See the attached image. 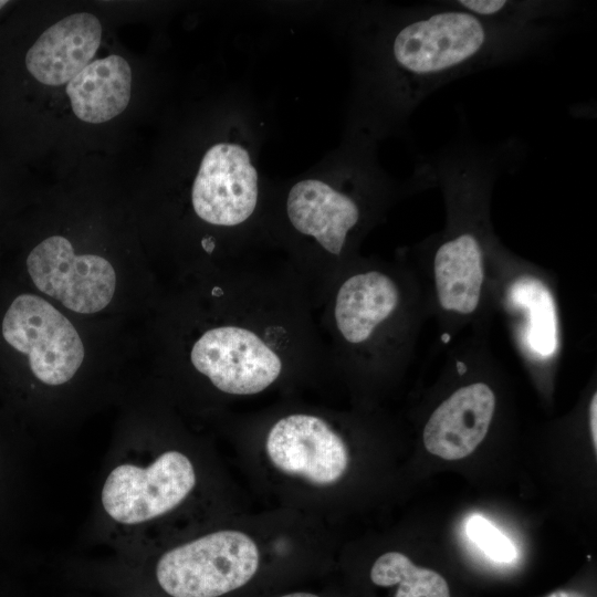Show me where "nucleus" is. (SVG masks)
Returning <instances> with one entry per match:
<instances>
[{
  "instance_id": "1",
  "label": "nucleus",
  "mask_w": 597,
  "mask_h": 597,
  "mask_svg": "<svg viewBox=\"0 0 597 597\" xmlns=\"http://www.w3.org/2000/svg\"><path fill=\"white\" fill-rule=\"evenodd\" d=\"M208 287L213 322L189 350L219 392L245 397L327 365L316 311L287 260L227 261Z\"/></svg>"
},
{
  "instance_id": "2",
  "label": "nucleus",
  "mask_w": 597,
  "mask_h": 597,
  "mask_svg": "<svg viewBox=\"0 0 597 597\" xmlns=\"http://www.w3.org/2000/svg\"><path fill=\"white\" fill-rule=\"evenodd\" d=\"M496 155L467 147L422 163V189L441 188L444 226L401 254L422 285L442 345L464 331L491 327L494 318L490 213Z\"/></svg>"
},
{
  "instance_id": "3",
  "label": "nucleus",
  "mask_w": 597,
  "mask_h": 597,
  "mask_svg": "<svg viewBox=\"0 0 597 597\" xmlns=\"http://www.w3.org/2000/svg\"><path fill=\"white\" fill-rule=\"evenodd\" d=\"M429 317L422 285L401 253L391 261L360 255L316 311L327 365L369 383L405 371Z\"/></svg>"
},
{
  "instance_id": "4",
  "label": "nucleus",
  "mask_w": 597,
  "mask_h": 597,
  "mask_svg": "<svg viewBox=\"0 0 597 597\" xmlns=\"http://www.w3.org/2000/svg\"><path fill=\"white\" fill-rule=\"evenodd\" d=\"M391 196L384 188L343 189L321 179H303L287 191L283 208L289 263L317 311L336 277L360 254L366 233L383 217Z\"/></svg>"
},
{
  "instance_id": "5",
  "label": "nucleus",
  "mask_w": 597,
  "mask_h": 597,
  "mask_svg": "<svg viewBox=\"0 0 597 597\" xmlns=\"http://www.w3.org/2000/svg\"><path fill=\"white\" fill-rule=\"evenodd\" d=\"M494 316L533 381L549 389L564 349L557 282L546 269L510 251L496 237L491 251Z\"/></svg>"
},
{
  "instance_id": "6",
  "label": "nucleus",
  "mask_w": 597,
  "mask_h": 597,
  "mask_svg": "<svg viewBox=\"0 0 597 597\" xmlns=\"http://www.w3.org/2000/svg\"><path fill=\"white\" fill-rule=\"evenodd\" d=\"M259 562L250 536L224 530L166 552L157 562L156 578L171 597H219L244 586Z\"/></svg>"
},
{
  "instance_id": "7",
  "label": "nucleus",
  "mask_w": 597,
  "mask_h": 597,
  "mask_svg": "<svg viewBox=\"0 0 597 597\" xmlns=\"http://www.w3.org/2000/svg\"><path fill=\"white\" fill-rule=\"evenodd\" d=\"M2 335L28 355L33 375L50 386L69 381L84 359V346L73 324L36 295L14 298L4 314Z\"/></svg>"
},
{
  "instance_id": "8",
  "label": "nucleus",
  "mask_w": 597,
  "mask_h": 597,
  "mask_svg": "<svg viewBox=\"0 0 597 597\" xmlns=\"http://www.w3.org/2000/svg\"><path fill=\"white\" fill-rule=\"evenodd\" d=\"M196 484L189 458L170 450L149 465L130 463L111 471L102 489L105 512L122 524H139L158 517L179 505Z\"/></svg>"
},
{
  "instance_id": "9",
  "label": "nucleus",
  "mask_w": 597,
  "mask_h": 597,
  "mask_svg": "<svg viewBox=\"0 0 597 597\" xmlns=\"http://www.w3.org/2000/svg\"><path fill=\"white\" fill-rule=\"evenodd\" d=\"M259 201L258 174L248 150L232 143L209 148L191 188L196 216L209 226L238 234L255 219Z\"/></svg>"
},
{
  "instance_id": "10",
  "label": "nucleus",
  "mask_w": 597,
  "mask_h": 597,
  "mask_svg": "<svg viewBox=\"0 0 597 597\" xmlns=\"http://www.w3.org/2000/svg\"><path fill=\"white\" fill-rule=\"evenodd\" d=\"M27 266L41 292L76 313L103 310L115 292L112 264L100 255H76L71 242L61 235L39 243L28 255Z\"/></svg>"
},
{
  "instance_id": "11",
  "label": "nucleus",
  "mask_w": 597,
  "mask_h": 597,
  "mask_svg": "<svg viewBox=\"0 0 597 597\" xmlns=\"http://www.w3.org/2000/svg\"><path fill=\"white\" fill-rule=\"evenodd\" d=\"M265 450L279 470L317 485L335 483L348 465L342 436L327 419L312 412H290L273 421Z\"/></svg>"
},
{
  "instance_id": "12",
  "label": "nucleus",
  "mask_w": 597,
  "mask_h": 597,
  "mask_svg": "<svg viewBox=\"0 0 597 597\" xmlns=\"http://www.w3.org/2000/svg\"><path fill=\"white\" fill-rule=\"evenodd\" d=\"M101 40L102 25L95 15L73 13L39 36L25 55V66L42 84L69 83L91 63Z\"/></svg>"
},
{
  "instance_id": "13",
  "label": "nucleus",
  "mask_w": 597,
  "mask_h": 597,
  "mask_svg": "<svg viewBox=\"0 0 597 597\" xmlns=\"http://www.w3.org/2000/svg\"><path fill=\"white\" fill-rule=\"evenodd\" d=\"M132 70L119 55H109L87 64L66 85L74 114L92 124L119 115L130 100Z\"/></svg>"
},
{
  "instance_id": "14",
  "label": "nucleus",
  "mask_w": 597,
  "mask_h": 597,
  "mask_svg": "<svg viewBox=\"0 0 597 597\" xmlns=\"http://www.w3.org/2000/svg\"><path fill=\"white\" fill-rule=\"evenodd\" d=\"M370 579L380 587L398 585L395 597H450L449 586L439 573L418 567L398 552L379 556L371 567Z\"/></svg>"
},
{
  "instance_id": "15",
  "label": "nucleus",
  "mask_w": 597,
  "mask_h": 597,
  "mask_svg": "<svg viewBox=\"0 0 597 597\" xmlns=\"http://www.w3.org/2000/svg\"><path fill=\"white\" fill-rule=\"evenodd\" d=\"M460 8L491 20L534 24L551 22L552 18L564 14L565 3L544 1H509V0H457Z\"/></svg>"
},
{
  "instance_id": "16",
  "label": "nucleus",
  "mask_w": 597,
  "mask_h": 597,
  "mask_svg": "<svg viewBox=\"0 0 597 597\" xmlns=\"http://www.w3.org/2000/svg\"><path fill=\"white\" fill-rule=\"evenodd\" d=\"M467 533L491 559L509 563L515 558L512 542L483 516H471L467 522Z\"/></svg>"
},
{
  "instance_id": "17",
  "label": "nucleus",
  "mask_w": 597,
  "mask_h": 597,
  "mask_svg": "<svg viewBox=\"0 0 597 597\" xmlns=\"http://www.w3.org/2000/svg\"><path fill=\"white\" fill-rule=\"evenodd\" d=\"M546 597H585V596L576 591H572V590H556L547 595Z\"/></svg>"
},
{
  "instance_id": "18",
  "label": "nucleus",
  "mask_w": 597,
  "mask_h": 597,
  "mask_svg": "<svg viewBox=\"0 0 597 597\" xmlns=\"http://www.w3.org/2000/svg\"><path fill=\"white\" fill-rule=\"evenodd\" d=\"M281 597H320V596H317L315 594H311V593L298 591V593L286 594V595H283Z\"/></svg>"
},
{
  "instance_id": "19",
  "label": "nucleus",
  "mask_w": 597,
  "mask_h": 597,
  "mask_svg": "<svg viewBox=\"0 0 597 597\" xmlns=\"http://www.w3.org/2000/svg\"><path fill=\"white\" fill-rule=\"evenodd\" d=\"M7 3H8V1L0 0V9H2Z\"/></svg>"
}]
</instances>
